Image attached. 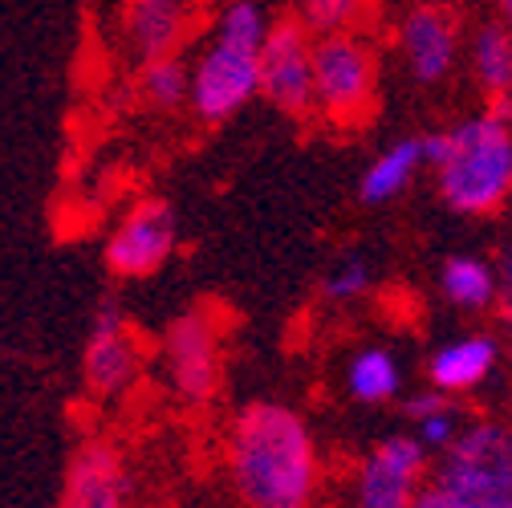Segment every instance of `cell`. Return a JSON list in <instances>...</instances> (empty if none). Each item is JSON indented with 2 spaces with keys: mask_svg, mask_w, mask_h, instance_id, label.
Wrapping results in <instances>:
<instances>
[{
  "mask_svg": "<svg viewBox=\"0 0 512 508\" xmlns=\"http://www.w3.org/2000/svg\"><path fill=\"white\" fill-rule=\"evenodd\" d=\"M228 464L248 508H309L317 488V452L305 419L281 403H252L240 411Z\"/></svg>",
  "mask_w": 512,
  "mask_h": 508,
  "instance_id": "6da1fadb",
  "label": "cell"
},
{
  "mask_svg": "<svg viewBox=\"0 0 512 508\" xmlns=\"http://www.w3.org/2000/svg\"><path fill=\"white\" fill-rule=\"evenodd\" d=\"M447 159L439 171V196L464 216H488L512 196V131L508 122L480 114L447 131Z\"/></svg>",
  "mask_w": 512,
  "mask_h": 508,
  "instance_id": "7a4b0ae2",
  "label": "cell"
},
{
  "mask_svg": "<svg viewBox=\"0 0 512 508\" xmlns=\"http://www.w3.org/2000/svg\"><path fill=\"white\" fill-rule=\"evenodd\" d=\"M435 484L452 488L480 508L512 496V427L500 423H472L464 427L452 448H443Z\"/></svg>",
  "mask_w": 512,
  "mask_h": 508,
  "instance_id": "3957f363",
  "label": "cell"
},
{
  "mask_svg": "<svg viewBox=\"0 0 512 508\" xmlns=\"http://www.w3.org/2000/svg\"><path fill=\"white\" fill-rule=\"evenodd\" d=\"M313 74H317V106L334 122L350 126L366 118L374 98V61L370 49L350 33H326L313 45Z\"/></svg>",
  "mask_w": 512,
  "mask_h": 508,
  "instance_id": "277c9868",
  "label": "cell"
},
{
  "mask_svg": "<svg viewBox=\"0 0 512 508\" xmlns=\"http://www.w3.org/2000/svg\"><path fill=\"white\" fill-rule=\"evenodd\" d=\"M261 49L265 45H240L216 37L212 49L200 57L191 74V106L204 122L232 118L256 90H261Z\"/></svg>",
  "mask_w": 512,
  "mask_h": 508,
  "instance_id": "5b68a950",
  "label": "cell"
},
{
  "mask_svg": "<svg viewBox=\"0 0 512 508\" xmlns=\"http://www.w3.org/2000/svg\"><path fill=\"white\" fill-rule=\"evenodd\" d=\"M261 94L289 114H305L317 102L313 41L305 21H281L269 29L261 49Z\"/></svg>",
  "mask_w": 512,
  "mask_h": 508,
  "instance_id": "8992f818",
  "label": "cell"
},
{
  "mask_svg": "<svg viewBox=\"0 0 512 508\" xmlns=\"http://www.w3.org/2000/svg\"><path fill=\"white\" fill-rule=\"evenodd\" d=\"M427 464L419 435H391L358 468V508H415Z\"/></svg>",
  "mask_w": 512,
  "mask_h": 508,
  "instance_id": "52a82bcc",
  "label": "cell"
},
{
  "mask_svg": "<svg viewBox=\"0 0 512 508\" xmlns=\"http://www.w3.org/2000/svg\"><path fill=\"white\" fill-rule=\"evenodd\" d=\"M167 366H171V383L187 403H208L220 383V342L216 326L204 313H183L167 330Z\"/></svg>",
  "mask_w": 512,
  "mask_h": 508,
  "instance_id": "ba28073f",
  "label": "cell"
},
{
  "mask_svg": "<svg viewBox=\"0 0 512 508\" xmlns=\"http://www.w3.org/2000/svg\"><path fill=\"white\" fill-rule=\"evenodd\" d=\"M175 248V216L167 204L147 200L126 216L110 236V269L122 277H151Z\"/></svg>",
  "mask_w": 512,
  "mask_h": 508,
  "instance_id": "9c48e42d",
  "label": "cell"
},
{
  "mask_svg": "<svg viewBox=\"0 0 512 508\" xmlns=\"http://www.w3.org/2000/svg\"><path fill=\"white\" fill-rule=\"evenodd\" d=\"M139 374V350L126 330V317L114 301H106L90 322V346H86V378L102 395H118L135 383Z\"/></svg>",
  "mask_w": 512,
  "mask_h": 508,
  "instance_id": "30bf717a",
  "label": "cell"
},
{
  "mask_svg": "<svg viewBox=\"0 0 512 508\" xmlns=\"http://www.w3.org/2000/svg\"><path fill=\"white\" fill-rule=\"evenodd\" d=\"M399 45H403V57L419 82H439L447 78L456 61V25L443 9L435 5H423L415 13H407L403 29H399Z\"/></svg>",
  "mask_w": 512,
  "mask_h": 508,
  "instance_id": "8fae6325",
  "label": "cell"
},
{
  "mask_svg": "<svg viewBox=\"0 0 512 508\" xmlns=\"http://www.w3.org/2000/svg\"><path fill=\"white\" fill-rule=\"evenodd\" d=\"M61 508H126V468L110 443H86L74 456Z\"/></svg>",
  "mask_w": 512,
  "mask_h": 508,
  "instance_id": "7c38bea8",
  "label": "cell"
},
{
  "mask_svg": "<svg viewBox=\"0 0 512 508\" xmlns=\"http://www.w3.org/2000/svg\"><path fill=\"white\" fill-rule=\"evenodd\" d=\"M191 17H196V0H126V37L143 61L171 53Z\"/></svg>",
  "mask_w": 512,
  "mask_h": 508,
  "instance_id": "4fadbf2b",
  "label": "cell"
},
{
  "mask_svg": "<svg viewBox=\"0 0 512 508\" xmlns=\"http://www.w3.org/2000/svg\"><path fill=\"white\" fill-rule=\"evenodd\" d=\"M496 358H500L496 338H488V334H468V338H460V342H452V346L435 350L427 374H431L435 391H443V395H464V391L480 387L484 378L496 370Z\"/></svg>",
  "mask_w": 512,
  "mask_h": 508,
  "instance_id": "5bb4252c",
  "label": "cell"
},
{
  "mask_svg": "<svg viewBox=\"0 0 512 508\" xmlns=\"http://www.w3.org/2000/svg\"><path fill=\"white\" fill-rule=\"evenodd\" d=\"M419 163H423V139H399L395 147H387L366 167V175H362V200L366 204L395 200L403 187L411 183V175L419 171Z\"/></svg>",
  "mask_w": 512,
  "mask_h": 508,
  "instance_id": "9a60e30c",
  "label": "cell"
},
{
  "mask_svg": "<svg viewBox=\"0 0 512 508\" xmlns=\"http://www.w3.org/2000/svg\"><path fill=\"white\" fill-rule=\"evenodd\" d=\"M439 285L447 301H456L460 309H484L500 297V273L480 257H452L439 273Z\"/></svg>",
  "mask_w": 512,
  "mask_h": 508,
  "instance_id": "2e32d148",
  "label": "cell"
},
{
  "mask_svg": "<svg viewBox=\"0 0 512 508\" xmlns=\"http://www.w3.org/2000/svg\"><path fill=\"white\" fill-rule=\"evenodd\" d=\"M472 66L488 98L512 94V29L508 25H484L472 41Z\"/></svg>",
  "mask_w": 512,
  "mask_h": 508,
  "instance_id": "e0dca14e",
  "label": "cell"
},
{
  "mask_svg": "<svg viewBox=\"0 0 512 508\" xmlns=\"http://www.w3.org/2000/svg\"><path fill=\"white\" fill-rule=\"evenodd\" d=\"M346 387L362 403H387L399 391V362L387 350H362L346 370Z\"/></svg>",
  "mask_w": 512,
  "mask_h": 508,
  "instance_id": "ac0fdd59",
  "label": "cell"
},
{
  "mask_svg": "<svg viewBox=\"0 0 512 508\" xmlns=\"http://www.w3.org/2000/svg\"><path fill=\"white\" fill-rule=\"evenodd\" d=\"M411 419H415V427H419V439L427 443V448H452V439L464 431L460 427V415L452 411V403H447V395L443 391H435V395H419L411 407Z\"/></svg>",
  "mask_w": 512,
  "mask_h": 508,
  "instance_id": "d6986e66",
  "label": "cell"
},
{
  "mask_svg": "<svg viewBox=\"0 0 512 508\" xmlns=\"http://www.w3.org/2000/svg\"><path fill=\"white\" fill-rule=\"evenodd\" d=\"M143 94H147L155 106L171 110V106H179L183 98H191V78H187V70L179 66L171 53H163V57H151L147 66H143Z\"/></svg>",
  "mask_w": 512,
  "mask_h": 508,
  "instance_id": "ffe728a7",
  "label": "cell"
},
{
  "mask_svg": "<svg viewBox=\"0 0 512 508\" xmlns=\"http://www.w3.org/2000/svg\"><path fill=\"white\" fill-rule=\"evenodd\" d=\"M216 37H228V41H240V45H265L269 29H265V17L252 0H232V5L220 13Z\"/></svg>",
  "mask_w": 512,
  "mask_h": 508,
  "instance_id": "44dd1931",
  "label": "cell"
},
{
  "mask_svg": "<svg viewBox=\"0 0 512 508\" xmlns=\"http://www.w3.org/2000/svg\"><path fill=\"white\" fill-rule=\"evenodd\" d=\"M358 17V0H305L301 21L309 33H346L350 21Z\"/></svg>",
  "mask_w": 512,
  "mask_h": 508,
  "instance_id": "7402d4cb",
  "label": "cell"
},
{
  "mask_svg": "<svg viewBox=\"0 0 512 508\" xmlns=\"http://www.w3.org/2000/svg\"><path fill=\"white\" fill-rule=\"evenodd\" d=\"M366 285H370V269H366V261H342L330 277H326V285H322V293L330 297V301H350V297H358V293H366Z\"/></svg>",
  "mask_w": 512,
  "mask_h": 508,
  "instance_id": "603a6c76",
  "label": "cell"
},
{
  "mask_svg": "<svg viewBox=\"0 0 512 508\" xmlns=\"http://www.w3.org/2000/svg\"><path fill=\"white\" fill-rule=\"evenodd\" d=\"M415 508H480V504L460 496V492H452V488H443V484H431V488L419 492Z\"/></svg>",
  "mask_w": 512,
  "mask_h": 508,
  "instance_id": "cb8c5ba5",
  "label": "cell"
},
{
  "mask_svg": "<svg viewBox=\"0 0 512 508\" xmlns=\"http://www.w3.org/2000/svg\"><path fill=\"white\" fill-rule=\"evenodd\" d=\"M496 273H500V297L496 301H500V313H504V326H512V248H504Z\"/></svg>",
  "mask_w": 512,
  "mask_h": 508,
  "instance_id": "d4e9b609",
  "label": "cell"
},
{
  "mask_svg": "<svg viewBox=\"0 0 512 508\" xmlns=\"http://www.w3.org/2000/svg\"><path fill=\"white\" fill-rule=\"evenodd\" d=\"M447 131H431V135H423V163H431V167H439L443 159H447Z\"/></svg>",
  "mask_w": 512,
  "mask_h": 508,
  "instance_id": "484cf974",
  "label": "cell"
},
{
  "mask_svg": "<svg viewBox=\"0 0 512 508\" xmlns=\"http://www.w3.org/2000/svg\"><path fill=\"white\" fill-rule=\"evenodd\" d=\"M488 114L500 118V122H508V118H512V94H496V98H488Z\"/></svg>",
  "mask_w": 512,
  "mask_h": 508,
  "instance_id": "4316f807",
  "label": "cell"
},
{
  "mask_svg": "<svg viewBox=\"0 0 512 508\" xmlns=\"http://www.w3.org/2000/svg\"><path fill=\"white\" fill-rule=\"evenodd\" d=\"M500 13H504V21H508V29H512V0H500Z\"/></svg>",
  "mask_w": 512,
  "mask_h": 508,
  "instance_id": "83f0119b",
  "label": "cell"
},
{
  "mask_svg": "<svg viewBox=\"0 0 512 508\" xmlns=\"http://www.w3.org/2000/svg\"><path fill=\"white\" fill-rule=\"evenodd\" d=\"M488 508H512V496H508V500H496V504H488Z\"/></svg>",
  "mask_w": 512,
  "mask_h": 508,
  "instance_id": "f1b7e54d",
  "label": "cell"
},
{
  "mask_svg": "<svg viewBox=\"0 0 512 508\" xmlns=\"http://www.w3.org/2000/svg\"><path fill=\"white\" fill-rule=\"evenodd\" d=\"M508 346H512V326H508Z\"/></svg>",
  "mask_w": 512,
  "mask_h": 508,
  "instance_id": "f546056e",
  "label": "cell"
}]
</instances>
